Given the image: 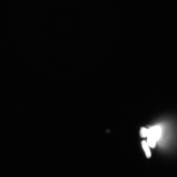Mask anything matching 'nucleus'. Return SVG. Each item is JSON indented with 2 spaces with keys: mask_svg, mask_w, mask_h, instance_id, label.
I'll use <instances>...</instances> for the list:
<instances>
[{
  "mask_svg": "<svg viewBox=\"0 0 177 177\" xmlns=\"http://www.w3.org/2000/svg\"><path fill=\"white\" fill-rule=\"evenodd\" d=\"M160 129L158 127H155L149 129L147 138H151L157 140L160 137Z\"/></svg>",
  "mask_w": 177,
  "mask_h": 177,
  "instance_id": "1",
  "label": "nucleus"
},
{
  "mask_svg": "<svg viewBox=\"0 0 177 177\" xmlns=\"http://www.w3.org/2000/svg\"><path fill=\"white\" fill-rule=\"evenodd\" d=\"M141 144L147 158H150L151 157V153L150 147L145 141H143L142 142Z\"/></svg>",
  "mask_w": 177,
  "mask_h": 177,
  "instance_id": "2",
  "label": "nucleus"
},
{
  "mask_svg": "<svg viewBox=\"0 0 177 177\" xmlns=\"http://www.w3.org/2000/svg\"><path fill=\"white\" fill-rule=\"evenodd\" d=\"M156 140L155 139L148 137L147 142L150 147L154 148L156 146Z\"/></svg>",
  "mask_w": 177,
  "mask_h": 177,
  "instance_id": "3",
  "label": "nucleus"
},
{
  "mask_svg": "<svg viewBox=\"0 0 177 177\" xmlns=\"http://www.w3.org/2000/svg\"><path fill=\"white\" fill-rule=\"evenodd\" d=\"M149 133V129L145 128H141L140 131V135L142 138L147 137Z\"/></svg>",
  "mask_w": 177,
  "mask_h": 177,
  "instance_id": "4",
  "label": "nucleus"
}]
</instances>
